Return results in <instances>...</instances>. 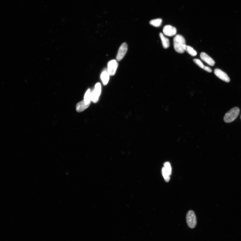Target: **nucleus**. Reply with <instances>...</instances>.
Masks as SVG:
<instances>
[{"label":"nucleus","mask_w":241,"mask_h":241,"mask_svg":"<svg viewBox=\"0 0 241 241\" xmlns=\"http://www.w3.org/2000/svg\"><path fill=\"white\" fill-rule=\"evenodd\" d=\"M162 22V19H158L151 20L150 22V24L152 25L155 27H159L161 25Z\"/></svg>","instance_id":"nucleus-14"},{"label":"nucleus","mask_w":241,"mask_h":241,"mask_svg":"<svg viewBox=\"0 0 241 241\" xmlns=\"http://www.w3.org/2000/svg\"><path fill=\"white\" fill-rule=\"evenodd\" d=\"M128 50V45L126 43H123L120 46L116 56L118 61H120L124 58Z\"/></svg>","instance_id":"nucleus-6"},{"label":"nucleus","mask_w":241,"mask_h":241,"mask_svg":"<svg viewBox=\"0 0 241 241\" xmlns=\"http://www.w3.org/2000/svg\"><path fill=\"white\" fill-rule=\"evenodd\" d=\"M195 64L199 66V67L203 69L205 65H204L203 63L201 60L199 59H195L193 60Z\"/></svg>","instance_id":"nucleus-18"},{"label":"nucleus","mask_w":241,"mask_h":241,"mask_svg":"<svg viewBox=\"0 0 241 241\" xmlns=\"http://www.w3.org/2000/svg\"><path fill=\"white\" fill-rule=\"evenodd\" d=\"M200 58L203 61L211 66H213L215 64V62L211 57L204 52H202L200 54Z\"/></svg>","instance_id":"nucleus-9"},{"label":"nucleus","mask_w":241,"mask_h":241,"mask_svg":"<svg viewBox=\"0 0 241 241\" xmlns=\"http://www.w3.org/2000/svg\"></svg>","instance_id":"nucleus-20"},{"label":"nucleus","mask_w":241,"mask_h":241,"mask_svg":"<svg viewBox=\"0 0 241 241\" xmlns=\"http://www.w3.org/2000/svg\"><path fill=\"white\" fill-rule=\"evenodd\" d=\"M162 174L165 181L166 182H168L170 179V176L169 175L167 172L166 171L164 167L162 168Z\"/></svg>","instance_id":"nucleus-16"},{"label":"nucleus","mask_w":241,"mask_h":241,"mask_svg":"<svg viewBox=\"0 0 241 241\" xmlns=\"http://www.w3.org/2000/svg\"><path fill=\"white\" fill-rule=\"evenodd\" d=\"M101 92V85L100 83H97L93 91L91 93V101L94 103L98 101Z\"/></svg>","instance_id":"nucleus-4"},{"label":"nucleus","mask_w":241,"mask_h":241,"mask_svg":"<svg viewBox=\"0 0 241 241\" xmlns=\"http://www.w3.org/2000/svg\"><path fill=\"white\" fill-rule=\"evenodd\" d=\"M110 74H109L107 70H103L100 75V79L104 85H107L110 79Z\"/></svg>","instance_id":"nucleus-10"},{"label":"nucleus","mask_w":241,"mask_h":241,"mask_svg":"<svg viewBox=\"0 0 241 241\" xmlns=\"http://www.w3.org/2000/svg\"><path fill=\"white\" fill-rule=\"evenodd\" d=\"M163 31L165 35L171 37L175 35L177 33L176 28L171 25H166L163 28Z\"/></svg>","instance_id":"nucleus-7"},{"label":"nucleus","mask_w":241,"mask_h":241,"mask_svg":"<svg viewBox=\"0 0 241 241\" xmlns=\"http://www.w3.org/2000/svg\"><path fill=\"white\" fill-rule=\"evenodd\" d=\"M118 66V63L115 60H111L108 62L107 70L110 76H113L115 74Z\"/></svg>","instance_id":"nucleus-5"},{"label":"nucleus","mask_w":241,"mask_h":241,"mask_svg":"<svg viewBox=\"0 0 241 241\" xmlns=\"http://www.w3.org/2000/svg\"><path fill=\"white\" fill-rule=\"evenodd\" d=\"M90 105L86 104L84 100L77 103L76 106V110L78 112H81L88 108Z\"/></svg>","instance_id":"nucleus-11"},{"label":"nucleus","mask_w":241,"mask_h":241,"mask_svg":"<svg viewBox=\"0 0 241 241\" xmlns=\"http://www.w3.org/2000/svg\"><path fill=\"white\" fill-rule=\"evenodd\" d=\"M163 165H164V167L169 175H171L172 169L170 163L169 162H166L164 163Z\"/></svg>","instance_id":"nucleus-17"},{"label":"nucleus","mask_w":241,"mask_h":241,"mask_svg":"<svg viewBox=\"0 0 241 241\" xmlns=\"http://www.w3.org/2000/svg\"><path fill=\"white\" fill-rule=\"evenodd\" d=\"M186 223L189 228H194L197 225V219L193 211H189L186 214Z\"/></svg>","instance_id":"nucleus-3"},{"label":"nucleus","mask_w":241,"mask_h":241,"mask_svg":"<svg viewBox=\"0 0 241 241\" xmlns=\"http://www.w3.org/2000/svg\"><path fill=\"white\" fill-rule=\"evenodd\" d=\"M214 72L217 77L223 81L226 82H230V79L227 74L219 69L217 68L215 69Z\"/></svg>","instance_id":"nucleus-8"},{"label":"nucleus","mask_w":241,"mask_h":241,"mask_svg":"<svg viewBox=\"0 0 241 241\" xmlns=\"http://www.w3.org/2000/svg\"><path fill=\"white\" fill-rule=\"evenodd\" d=\"M240 110L239 108L234 107L227 113L224 118L226 123H229L234 121L239 116Z\"/></svg>","instance_id":"nucleus-2"},{"label":"nucleus","mask_w":241,"mask_h":241,"mask_svg":"<svg viewBox=\"0 0 241 241\" xmlns=\"http://www.w3.org/2000/svg\"><path fill=\"white\" fill-rule=\"evenodd\" d=\"M203 69L206 71L208 72V73H210L212 72L211 69L209 67H207V66H205Z\"/></svg>","instance_id":"nucleus-19"},{"label":"nucleus","mask_w":241,"mask_h":241,"mask_svg":"<svg viewBox=\"0 0 241 241\" xmlns=\"http://www.w3.org/2000/svg\"><path fill=\"white\" fill-rule=\"evenodd\" d=\"M84 100L86 104L90 105L91 100V92L90 89H89L86 92L84 96Z\"/></svg>","instance_id":"nucleus-13"},{"label":"nucleus","mask_w":241,"mask_h":241,"mask_svg":"<svg viewBox=\"0 0 241 241\" xmlns=\"http://www.w3.org/2000/svg\"><path fill=\"white\" fill-rule=\"evenodd\" d=\"M174 46L175 50L177 53H184L186 46L184 37L180 35H177L174 39Z\"/></svg>","instance_id":"nucleus-1"},{"label":"nucleus","mask_w":241,"mask_h":241,"mask_svg":"<svg viewBox=\"0 0 241 241\" xmlns=\"http://www.w3.org/2000/svg\"><path fill=\"white\" fill-rule=\"evenodd\" d=\"M159 36L161 40H162V44L163 48L165 49L168 48L170 45L169 40L168 38L165 37L163 34L161 33H159Z\"/></svg>","instance_id":"nucleus-12"},{"label":"nucleus","mask_w":241,"mask_h":241,"mask_svg":"<svg viewBox=\"0 0 241 241\" xmlns=\"http://www.w3.org/2000/svg\"><path fill=\"white\" fill-rule=\"evenodd\" d=\"M185 51L192 56H195L197 55V52L190 46L186 45Z\"/></svg>","instance_id":"nucleus-15"}]
</instances>
